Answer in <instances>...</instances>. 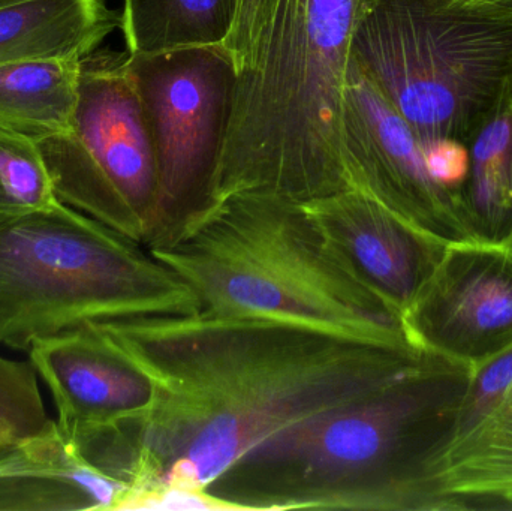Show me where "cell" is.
<instances>
[{"mask_svg":"<svg viewBox=\"0 0 512 511\" xmlns=\"http://www.w3.org/2000/svg\"><path fill=\"white\" fill-rule=\"evenodd\" d=\"M96 326L150 381L152 399L66 434L87 465L126 492L207 491L262 441L382 389L427 351L201 311Z\"/></svg>","mask_w":512,"mask_h":511,"instance_id":"obj_1","label":"cell"},{"mask_svg":"<svg viewBox=\"0 0 512 511\" xmlns=\"http://www.w3.org/2000/svg\"><path fill=\"white\" fill-rule=\"evenodd\" d=\"M472 375L469 363L427 350L393 383L262 441L207 492L234 511H448L430 464Z\"/></svg>","mask_w":512,"mask_h":511,"instance_id":"obj_2","label":"cell"},{"mask_svg":"<svg viewBox=\"0 0 512 511\" xmlns=\"http://www.w3.org/2000/svg\"><path fill=\"white\" fill-rule=\"evenodd\" d=\"M146 248L188 285L206 314L414 345L403 315L361 278L298 201L228 195L189 213Z\"/></svg>","mask_w":512,"mask_h":511,"instance_id":"obj_3","label":"cell"},{"mask_svg":"<svg viewBox=\"0 0 512 511\" xmlns=\"http://www.w3.org/2000/svg\"><path fill=\"white\" fill-rule=\"evenodd\" d=\"M360 2L276 0L236 65L207 203L240 192L309 203L354 191L342 116Z\"/></svg>","mask_w":512,"mask_h":511,"instance_id":"obj_4","label":"cell"},{"mask_svg":"<svg viewBox=\"0 0 512 511\" xmlns=\"http://www.w3.org/2000/svg\"><path fill=\"white\" fill-rule=\"evenodd\" d=\"M200 311L188 285L146 246L63 203L0 215V347L86 324Z\"/></svg>","mask_w":512,"mask_h":511,"instance_id":"obj_5","label":"cell"},{"mask_svg":"<svg viewBox=\"0 0 512 511\" xmlns=\"http://www.w3.org/2000/svg\"><path fill=\"white\" fill-rule=\"evenodd\" d=\"M351 56L420 141L469 146L512 102V11L484 0H361Z\"/></svg>","mask_w":512,"mask_h":511,"instance_id":"obj_6","label":"cell"},{"mask_svg":"<svg viewBox=\"0 0 512 511\" xmlns=\"http://www.w3.org/2000/svg\"><path fill=\"white\" fill-rule=\"evenodd\" d=\"M60 203L146 246L159 227L155 149L128 53L81 60L71 128L38 141Z\"/></svg>","mask_w":512,"mask_h":511,"instance_id":"obj_7","label":"cell"},{"mask_svg":"<svg viewBox=\"0 0 512 511\" xmlns=\"http://www.w3.org/2000/svg\"><path fill=\"white\" fill-rule=\"evenodd\" d=\"M128 63L158 167L156 237L207 203L230 122L236 65L224 44L128 53Z\"/></svg>","mask_w":512,"mask_h":511,"instance_id":"obj_8","label":"cell"},{"mask_svg":"<svg viewBox=\"0 0 512 511\" xmlns=\"http://www.w3.org/2000/svg\"><path fill=\"white\" fill-rule=\"evenodd\" d=\"M342 126L354 191L442 242L478 243L465 200L433 179L420 138L352 56Z\"/></svg>","mask_w":512,"mask_h":511,"instance_id":"obj_9","label":"cell"},{"mask_svg":"<svg viewBox=\"0 0 512 511\" xmlns=\"http://www.w3.org/2000/svg\"><path fill=\"white\" fill-rule=\"evenodd\" d=\"M409 339L480 366L512 347V242L451 243L403 315Z\"/></svg>","mask_w":512,"mask_h":511,"instance_id":"obj_10","label":"cell"},{"mask_svg":"<svg viewBox=\"0 0 512 511\" xmlns=\"http://www.w3.org/2000/svg\"><path fill=\"white\" fill-rule=\"evenodd\" d=\"M430 480L448 510H512V347L475 366Z\"/></svg>","mask_w":512,"mask_h":511,"instance_id":"obj_11","label":"cell"},{"mask_svg":"<svg viewBox=\"0 0 512 511\" xmlns=\"http://www.w3.org/2000/svg\"><path fill=\"white\" fill-rule=\"evenodd\" d=\"M303 204L361 278L402 315L451 245L406 224L360 191Z\"/></svg>","mask_w":512,"mask_h":511,"instance_id":"obj_12","label":"cell"},{"mask_svg":"<svg viewBox=\"0 0 512 511\" xmlns=\"http://www.w3.org/2000/svg\"><path fill=\"white\" fill-rule=\"evenodd\" d=\"M27 351L50 389L63 431L119 419L143 410L152 399L150 381L96 324L41 339Z\"/></svg>","mask_w":512,"mask_h":511,"instance_id":"obj_13","label":"cell"},{"mask_svg":"<svg viewBox=\"0 0 512 511\" xmlns=\"http://www.w3.org/2000/svg\"><path fill=\"white\" fill-rule=\"evenodd\" d=\"M126 489L87 465L57 422L0 449V511L114 510Z\"/></svg>","mask_w":512,"mask_h":511,"instance_id":"obj_14","label":"cell"},{"mask_svg":"<svg viewBox=\"0 0 512 511\" xmlns=\"http://www.w3.org/2000/svg\"><path fill=\"white\" fill-rule=\"evenodd\" d=\"M122 17L107 0H18L0 6V65L84 59Z\"/></svg>","mask_w":512,"mask_h":511,"instance_id":"obj_15","label":"cell"},{"mask_svg":"<svg viewBox=\"0 0 512 511\" xmlns=\"http://www.w3.org/2000/svg\"><path fill=\"white\" fill-rule=\"evenodd\" d=\"M81 60L0 65V129L36 143L69 131L80 92Z\"/></svg>","mask_w":512,"mask_h":511,"instance_id":"obj_16","label":"cell"},{"mask_svg":"<svg viewBox=\"0 0 512 511\" xmlns=\"http://www.w3.org/2000/svg\"><path fill=\"white\" fill-rule=\"evenodd\" d=\"M237 0H123L122 29L129 54L224 44Z\"/></svg>","mask_w":512,"mask_h":511,"instance_id":"obj_17","label":"cell"},{"mask_svg":"<svg viewBox=\"0 0 512 511\" xmlns=\"http://www.w3.org/2000/svg\"><path fill=\"white\" fill-rule=\"evenodd\" d=\"M465 203L478 243L512 242V102L469 143Z\"/></svg>","mask_w":512,"mask_h":511,"instance_id":"obj_18","label":"cell"},{"mask_svg":"<svg viewBox=\"0 0 512 511\" xmlns=\"http://www.w3.org/2000/svg\"><path fill=\"white\" fill-rule=\"evenodd\" d=\"M57 203L39 144L0 129V215H21Z\"/></svg>","mask_w":512,"mask_h":511,"instance_id":"obj_19","label":"cell"},{"mask_svg":"<svg viewBox=\"0 0 512 511\" xmlns=\"http://www.w3.org/2000/svg\"><path fill=\"white\" fill-rule=\"evenodd\" d=\"M30 362L0 357V449L23 443L50 428Z\"/></svg>","mask_w":512,"mask_h":511,"instance_id":"obj_20","label":"cell"},{"mask_svg":"<svg viewBox=\"0 0 512 511\" xmlns=\"http://www.w3.org/2000/svg\"><path fill=\"white\" fill-rule=\"evenodd\" d=\"M114 511H234L230 504L218 500L203 489L161 488L125 492Z\"/></svg>","mask_w":512,"mask_h":511,"instance_id":"obj_21","label":"cell"},{"mask_svg":"<svg viewBox=\"0 0 512 511\" xmlns=\"http://www.w3.org/2000/svg\"><path fill=\"white\" fill-rule=\"evenodd\" d=\"M427 167L433 179L451 194L465 200L469 174V149L456 140L421 141Z\"/></svg>","mask_w":512,"mask_h":511,"instance_id":"obj_22","label":"cell"},{"mask_svg":"<svg viewBox=\"0 0 512 511\" xmlns=\"http://www.w3.org/2000/svg\"><path fill=\"white\" fill-rule=\"evenodd\" d=\"M276 0H237L236 14L224 47L230 51L234 65L240 62L262 29Z\"/></svg>","mask_w":512,"mask_h":511,"instance_id":"obj_23","label":"cell"},{"mask_svg":"<svg viewBox=\"0 0 512 511\" xmlns=\"http://www.w3.org/2000/svg\"><path fill=\"white\" fill-rule=\"evenodd\" d=\"M484 2L495 3V5L501 6V8L512 11V0H484Z\"/></svg>","mask_w":512,"mask_h":511,"instance_id":"obj_24","label":"cell"},{"mask_svg":"<svg viewBox=\"0 0 512 511\" xmlns=\"http://www.w3.org/2000/svg\"><path fill=\"white\" fill-rule=\"evenodd\" d=\"M18 2V0H0V6L6 5V3Z\"/></svg>","mask_w":512,"mask_h":511,"instance_id":"obj_25","label":"cell"},{"mask_svg":"<svg viewBox=\"0 0 512 511\" xmlns=\"http://www.w3.org/2000/svg\"><path fill=\"white\" fill-rule=\"evenodd\" d=\"M2 449H5V447H2Z\"/></svg>","mask_w":512,"mask_h":511,"instance_id":"obj_26","label":"cell"}]
</instances>
